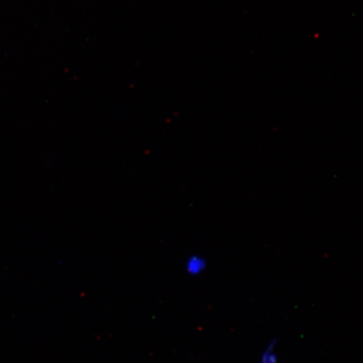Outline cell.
I'll return each mask as SVG.
<instances>
[{"instance_id": "cell-1", "label": "cell", "mask_w": 363, "mask_h": 363, "mask_svg": "<svg viewBox=\"0 0 363 363\" xmlns=\"http://www.w3.org/2000/svg\"><path fill=\"white\" fill-rule=\"evenodd\" d=\"M278 340L272 339L263 349L260 357V363H279L278 352Z\"/></svg>"}, {"instance_id": "cell-2", "label": "cell", "mask_w": 363, "mask_h": 363, "mask_svg": "<svg viewBox=\"0 0 363 363\" xmlns=\"http://www.w3.org/2000/svg\"><path fill=\"white\" fill-rule=\"evenodd\" d=\"M186 271L190 275H199L206 269V261L201 256L190 257L186 262Z\"/></svg>"}]
</instances>
